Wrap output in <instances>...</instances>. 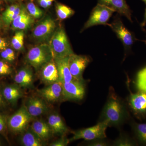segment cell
Here are the masks:
<instances>
[{"label":"cell","instance_id":"cell-1","mask_svg":"<svg viewBox=\"0 0 146 146\" xmlns=\"http://www.w3.org/2000/svg\"><path fill=\"white\" fill-rule=\"evenodd\" d=\"M126 116L125 108L117 96L111 95L102 113L101 121H106L109 125H118L123 121Z\"/></svg>","mask_w":146,"mask_h":146},{"label":"cell","instance_id":"cell-2","mask_svg":"<svg viewBox=\"0 0 146 146\" xmlns=\"http://www.w3.org/2000/svg\"><path fill=\"white\" fill-rule=\"evenodd\" d=\"M49 43L54 59L68 57L74 53L65 30L62 27L55 31Z\"/></svg>","mask_w":146,"mask_h":146},{"label":"cell","instance_id":"cell-3","mask_svg":"<svg viewBox=\"0 0 146 146\" xmlns=\"http://www.w3.org/2000/svg\"><path fill=\"white\" fill-rule=\"evenodd\" d=\"M52 53L49 45L43 44L33 47L26 56L27 62L36 71L53 59Z\"/></svg>","mask_w":146,"mask_h":146},{"label":"cell","instance_id":"cell-4","mask_svg":"<svg viewBox=\"0 0 146 146\" xmlns=\"http://www.w3.org/2000/svg\"><path fill=\"white\" fill-rule=\"evenodd\" d=\"M33 118L23 104L7 119V127L12 133L21 134L29 127Z\"/></svg>","mask_w":146,"mask_h":146},{"label":"cell","instance_id":"cell-5","mask_svg":"<svg viewBox=\"0 0 146 146\" xmlns=\"http://www.w3.org/2000/svg\"><path fill=\"white\" fill-rule=\"evenodd\" d=\"M109 126L107 121H101L94 126L74 131L73 136L69 139V141L72 142L79 139L90 141L95 139H104L106 137V130Z\"/></svg>","mask_w":146,"mask_h":146},{"label":"cell","instance_id":"cell-6","mask_svg":"<svg viewBox=\"0 0 146 146\" xmlns=\"http://www.w3.org/2000/svg\"><path fill=\"white\" fill-rule=\"evenodd\" d=\"M115 11L104 5L98 3L91 11L89 19L84 24L82 31L98 25H107L108 22Z\"/></svg>","mask_w":146,"mask_h":146},{"label":"cell","instance_id":"cell-7","mask_svg":"<svg viewBox=\"0 0 146 146\" xmlns=\"http://www.w3.org/2000/svg\"><path fill=\"white\" fill-rule=\"evenodd\" d=\"M107 25L110 27L121 40L126 50L130 49L137 40L134 34L127 29L119 17H116L111 23H108Z\"/></svg>","mask_w":146,"mask_h":146},{"label":"cell","instance_id":"cell-8","mask_svg":"<svg viewBox=\"0 0 146 146\" xmlns=\"http://www.w3.org/2000/svg\"><path fill=\"white\" fill-rule=\"evenodd\" d=\"M84 80L74 79L68 83H63V100H80L85 94Z\"/></svg>","mask_w":146,"mask_h":146},{"label":"cell","instance_id":"cell-9","mask_svg":"<svg viewBox=\"0 0 146 146\" xmlns=\"http://www.w3.org/2000/svg\"><path fill=\"white\" fill-rule=\"evenodd\" d=\"M88 56L73 53L69 56L68 65L70 72L74 79L84 80L82 74L85 68L90 63Z\"/></svg>","mask_w":146,"mask_h":146},{"label":"cell","instance_id":"cell-10","mask_svg":"<svg viewBox=\"0 0 146 146\" xmlns=\"http://www.w3.org/2000/svg\"><path fill=\"white\" fill-rule=\"evenodd\" d=\"M56 28V23L50 17L45 18L39 23L33 29V35L40 42L50 40Z\"/></svg>","mask_w":146,"mask_h":146},{"label":"cell","instance_id":"cell-11","mask_svg":"<svg viewBox=\"0 0 146 146\" xmlns=\"http://www.w3.org/2000/svg\"><path fill=\"white\" fill-rule=\"evenodd\" d=\"M39 96L47 103H54L63 100V83L60 81L46 85L38 90Z\"/></svg>","mask_w":146,"mask_h":146},{"label":"cell","instance_id":"cell-12","mask_svg":"<svg viewBox=\"0 0 146 146\" xmlns=\"http://www.w3.org/2000/svg\"><path fill=\"white\" fill-rule=\"evenodd\" d=\"M24 105L33 118L46 114L49 110L47 102L40 96L29 97Z\"/></svg>","mask_w":146,"mask_h":146},{"label":"cell","instance_id":"cell-13","mask_svg":"<svg viewBox=\"0 0 146 146\" xmlns=\"http://www.w3.org/2000/svg\"><path fill=\"white\" fill-rule=\"evenodd\" d=\"M39 71L40 80L46 85L59 81L57 68L54 58L44 65Z\"/></svg>","mask_w":146,"mask_h":146},{"label":"cell","instance_id":"cell-14","mask_svg":"<svg viewBox=\"0 0 146 146\" xmlns=\"http://www.w3.org/2000/svg\"><path fill=\"white\" fill-rule=\"evenodd\" d=\"M33 71L29 66L21 68L14 77L15 83L23 89H31L34 87Z\"/></svg>","mask_w":146,"mask_h":146},{"label":"cell","instance_id":"cell-15","mask_svg":"<svg viewBox=\"0 0 146 146\" xmlns=\"http://www.w3.org/2000/svg\"><path fill=\"white\" fill-rule=\"evenodd\" d=\"M98 3L111 8L132 23L131 11L125 0H98Z\"/></svg>","mask_w":146,"mask_h":146},{"label":"cell","instance_id":"cell-16","mask_svg":"<svg viewBox=\"0 0 146 146\" xmlns=\"http://www.w3.org/2000/svg\"><path fill=\"white\" fill-rule=\"evenodd\" d=\"M1 91L4 99L12 106L24 96L23 89L16 83L7 85Z\"/></svg>","mask_w":146,"mask_h":146},{"label":"cell","instance_id":"cell-17","mask_svg":"<svg viewBox=\"0 0 146 146\" xmlns=\"http://www.w3.org/2000/svg\"><path fill=\"white\" fill-rule=\"evenodd\" d=\"M47 120L54 135L65 136L69 132V129L58 113L54 112L50 114Z\"/></svg>","mask_w":146,"mask_h":146},{"label":"cell","instance_id":"cell-18","mask_svg":"<svg viewBox=\"0 0 146 146\" xmlns=\"http://www.w3.org/2000/svg\"><path fill=\"white\" fill-rule=\"evenodd\" d=\"M34 22V18L28 12L27 8L21 6V12L12 23L14 29L24 30L29 28Z\"/></svg>","mask_w":146,"mask_h":146},{"label":"cell","instance_id":"cell-19","mask_svg":"<svg viewBox=\"0 0 146 146\" xmlns=\"http://www.w3.org/2000/svg\"><path fill=\"white\" fill-rule=\"evenodd\" d=\"M20 142L23 146H44L46 145L47 142L42 140L30 126L21 133Z\"/></svg>","mask_w":146,"mask_h":146},{"label":"cell","instance_id":"cell-20","mask_svg":"<svg viewBox=\"0 0 146 146\" xmlns=\"http://www.w3.org/2000/svg\"><path fill=\"white\" fill-rule=\"evenodd\" d=\"M58 72L59 80L62 83H68L74 79L68 65L69 56L54 58Z\"/></svg>","mask_w":146,"mask_h":146},{"label":"cell","instance_id":"cell-21","mask_svg":"<svg viewBox=\"0 0 146 146\" xmlns=\"http://www.w3.org/2000/svg\"><path fill=\"white\" fill-rule=\"evenodd\" d=\"M30 127L33 131L45 142H47L54 135L48 122L44 120H35Z\"/></svg>","mask_w":146,"mask_h":146},{"label":"cell","instance_id":"cell-22","mask_svg":"<svg viewBox=\"0 0 146 146\" xmlns=\"http://www.w3.org/2000/svg\"><path fill=\"white\" fill-rule=\"evenodd\" d=\"M131 107L135 112L142 113L146 111V93L141 92L131 94L129 99Z\"/></svg>","mask_w":146,"mask_h":146},{"label":"cell","instance_id":"cell-23","mask_svg":"<svg viewBox=\"0 0 146 146\" xmlns=\"http://www.w3.org/2000/svg\"><path fill=\"white\" fill-rule=\"evenodd\" d=\"M56 10L58 17L61 20L70 18L75 13V11L70 7L59 3L56 5Z\"/></svg>","mask_w":146,"mask_h":146},{"label":"cell","instance_id":"cell-24","mask_svg":"<svg viewBox=\"0 0 146 146\" xmlns=\"http://www.w3.org/2000/svg\"><path fill=\"white\" fill-rule=\"evenodd\" d=\"M24 34L23 30L16 32L11 39L12 46L17 50H21L24 47Z\"/></svg>","mask_w":146,"mask_h":146},{"label":"cell","instance_id":"cell-25","mask_svg":"<svg viewBox=\"0 0 146 146\" xmlns=\"http://www.w3.org/2000/svg\"><path fill=\"white\" fill-rule=\"evenodd\" d=\"M134 128L139 141L142 143L146 144V123H136Z\"/></svg>","mask_w":146,"mask_h":146},{"label":"cell","instance_id":"cell-26","mask_svg":"<svg viewBox=\"0 0 146 146\" xmlns=\"http://www.w3.org/2000/svg\"><path fill=\"white\" fill-rule=\"evenodd\" d=\"M26 8L29 14L34 18L38 19L43 15V12L42 9L36 6L33 2H30L28 3Z\"/></svg>","mask_w":146,"mask_h":146},{"label":"cell","instance_id":"cell-27","mask_svg":"<svg viewBox=\"0 0 146 146\" xmlns=\"http://www.w3.org/2000/svg\"><path fill=\"white\" fill-rule=\"evenodd\" d=\"M21 6H18L17 8L12 13L4 16H2L4 22L7 25H9L12 23L13 21L18 16L21 12Z\"/></svg>","mask_w":146,"mask_h":146},{"label":"cell","instance_id":"cell-28","mask_svg":"<svg viewBox=\"0 0 146 146\" xmlns=\"http://www.w3.org/2000/svg\"><path fill=\"white\" fill-rule=\"evenodd\" d=\"M133 141L127 136H121L115 141L113 145L117 146H130L134 145Z\"/></svg>","mask_w":146,"mask_h":146},{"label":"cell","instance_id":"cell-29","mask_svg":"<svg viewBox=\"0 0 146 146\" xmlns=\"http://www.w3.org/2000/svg\"><path fill=\"white\" fill-rule=\"evenodd\" d=\"M137 84L138 89L146 93V75L137 74Z\"/></svg>","mask_w":146,"mask_h":146},{"label":"cell","instance_id":"cell-30","mask_svg":"<svg viewBox=\"0 0 146 146\" xmlns=\"http://www.w3.org/2000/svg\"><path fill=\"white\" fill-rule=\"evenodd\" d=\"M11 69L5 61L0 60V75H7L11 73Z\"/></svg>","mask_w":146,"mask_h":146},{"label":"cell","instance_id":"cell-31","mask_svg":"<svg viewBox=\"0 0 146 146\" xmlns=\"http://www.w3.org/2000/svg\"><path fill=\"white\" fill-rule=\"evenodd\" d=\"M7 127V118L5 115L0 113V133L4 134Z\"/></svg>","mask_w":146,"mask_h":146},{"label":"cell","instance_id":"cell-32","mask_svg":"<svg viewBox=\"0 0 146 146\" xmlns=\"http://www.w3.org/2000/svg\"><path fill=\"white\" fill-rule=\"evenodd\" d=\"M70 143L69 139L65 136H61V138L50 144V146H66Z\"/></svg>","mask_w":146,"mask_h":146},{"label":"cell","instance_id":"cell-33","mask_svg":"<svg viewBox=\"0 0 146 146\" xmlns=\"http://www.w3.org/2000/svg\"><path fill=\"white\" fill-rule=\"evenodd\" d=\"M87 145L90 146H106L108 145L107 142L103 139H97L90 141Z\"/></svg>","mask_w":146,"mask_h":146},{"label":"cell","instance_id":"cell-34","mask_svg":"<svg viewBox=\"0 0 146 146\" xmlns=\"http://www.w3.org/2000/svg\"><path fill=\"white\" fill-rule=\"evenodd\" d=\"M54 0H38V3L40 6L44 8L49 7L52 4Z\"/></svg>","mask_w":146,"mask_h":146},{"label":"cell","instance_id":"cell-35","mask_svg":"<svg viewBox=\"0 0 146 146\" xmlns=\"http://www.w3.org/2000/svg\"><path fill=\"white\" fill-rule=\"evenodd\" d=\"M7 48V43L4 39L0 38V50H3Z\"/></svg>","mask_w":146,"mask_h":146},{"label":"cell","instance_id":"cell-36","mask_svg":"<svg viewBox=\"0 0 146 146\" xmlns=\"http://www.w3.org/2000/svg\"><path fill=\"white\" fill-rule=\"evenodd\" d=\"M4 98L3 97L2 91L0 90V107H1L4 104Z\"/></svg>","mask_w":146,"mask_h":146},{"label":"cell","instance_id":"cell-37","mask_svg":"<svg viewBox=\"0 0 146 146\" xmlns=\"http://www.w3.org/2000/svg\"><path fill=\"white\" fill-rule=\"evenodd\" d=\"M146 25V8L145 10V16H144V18L143 21L142 22V23L141 24V27H145Z\"/></svg>","mask_w":146,"mask_h":146},{"label":"cell","instance_id":"cell-38","mask_svg":"<svg viewBox=\"0 0 146 146\" xmlns=\"http://www.w3.org/2000/svg\"><path fill=\"white\" fill-rule=\"evenodd\" d=\"M142 1H144V2L146 4V0H142Z\"/></svg>","mask_w":146,"mask_h":146},{"label":"cell","instance_id":"cell-39","mask_svg":"<svg viewBox=\"0 0 146 146\" xmlns=\"http://www.w3.org/2000/svg\"><path fill=\"white\" fill-rule=\"evenodd\" d=\"M145 31V33H146V31ZM144 42H145V43L146 44V40H145V41H144Z\"/></svg>","mask_w":146,"mask_h":146},{"label":"cell","instance_id":"cell-40","mask_svg":"<svg viewBox=\"0 0 146 146\" xmlns=\"http://www.w3.org/2000/svg\"><path fill=\"white\" fill-rule=\"evenodd\" d=\"M7 1H14V0H7Z\"/></svg>","mask_w":146,"mask_h":146},{"label":"cell","instance_id":"cell-41","mask_svg":"<svg viewBox=\"0 0 146 146\" xmlns=\"http://www.w3.org/2000/svg\"><path fill=\"white\" fill-rule=\"evenodd\" d=\"M1 0H0V6L1 5Z\"/></svg>","mask_w":146,"mask_h":146},{"label":"cell","instance_id":"cell-42","mask_svg":"<svg viewBox=\"0 0 146 146\" xmlns=\"http://www.w3.org/2000/svg\"><path fill=\"white\" fill-rule=\"evenodd\" d=\"M1 145V141H0V146Z\"/></svg>","mask_w":146,"mask_h":146},{"label":"cell","instance_id":"cell-43","mask_svg":"<svg viewBox=\"0 0 146 146\" xmlns=\"http://www.w3.org/2000/svg\"><path fill=\"white\" fill-rule=\"evenodd\" d=\"M0 27H1V22H0Z\"/></svg>","mask_w":146,"mask_h":146}]
</instances>
